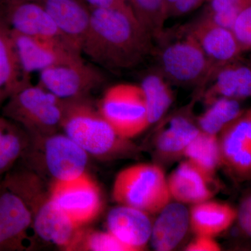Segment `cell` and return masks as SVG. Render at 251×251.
Segmentation results:
<instances>
[{"label":"cell","instance_id":"obj_1","mask_svg":"<svg viewBox=\"0 0 251 251\" xmlns=\"http://www.w3.org/2000/svg\"><path fill=\"white\" fill-rule=\"evenodd\" d=\"M154 44L131 9H95L80 50L97 67L124 72L153 55Z\"/></svg>","mask_w":251,"mask_h":251},{"label":"cell","instance_id":"obj_2","mask_svg":"<svg viewBox=\"0 0 251 251\" xmlns=\"http://www.w3.org/2000/svg\"><path fill=\"white\" fill-rule=\"evenodd\" d=\"M61 129L90 156L111 160L134 153L130 140L117 134L87 98L65 100Z\"/></svg>","mask_w":251,"mask_h":251},{"label":"cell","instance_id":"obj_3","mask_svg":"<svg viewBox=\"0 0 251 251\" xmlns=\"http://www.w3.org/2000/svg\"><path fill=\"white\" fill-rule=\"evenodd\" d=\"M176 35L165 32L153 55L156 67L171 85L198 87L204 91L211 77V67L204 51L191 34L180 28Z\"/></svg>","mask_w":251,"mask_h":251},{"label":"cell","instance_id":"obj_4","mask_svg":"<svg viewBox=\"0 0 251 251\" xmlns=\"http://www.w3.org/2000/svg\"><path fill=\"white\" fill-rule=\"evenodd\" d=\"M65 100L30 82L23 86L2 105V115L23 127L31 138L61 129Z\"/></svg>","mask_w":251,"mask_h":251},{"label":"cell","instance_id":"obj_5","mask_svg":"<svg viewBox=\"0 0 251 251\" xmlns=\"http://www.w3.org/2000/svg\"><path fill=\"white\" fill-rule=\"evenodd\" d=\"M112 198L120 205L156 215L172 201L168 176L161 167L143 163L122 170L114 180Z\"/></svg>","mask_w":251,"mask_h":251},{"label":"cell","instance_id":"obj_6","mask_svg":"<svg viewBox=\"0 0 251 251\" xmlns=\"http://www.w3.org/2000/svg\"><path fill=\"white\" fill-rule=\"evenodd\" d=\"M18 194L32 212L34 237L65 251H77L83 227L76 226L55 205L41 181L23 185Z\"/></svg>","mask_w":251,"mask_h":251},{"label":"cell","instance_id":"obj_7","mask_svg":"<svg viewBox=\"0 0 251 251\" xmlns=\"http://www.w3.org/2000/svg\"><path fill=\"white\" fill-rule=\"evenodd\" d=\"M98 109L117 134L125 139H133L151 126L139 84L122 82L110 86L104 92Z\"/></svg>","mask_w":251,"mask_h":251},{"label":"cell","instance_id":"obj_8","mask_svg":"<svg viewBox=\"0 0 251 251\" xmlns=\"http://www.w3.org/2000/svg\"><path fill=\"white\" fill-rule=\"evenodd\" d=\"M27 150L39 153L41 167L52 181H69L87 173L90 155L64 133L30 137Z\"/></svg>","mask_w":251,"mask_h":251},{"label":"cell","instance_id":"obj_9","mask_svg":"<svg viewBox=\"0 0 251 251\" xmlns=\"http://www.w3.org/2000/svg\"><path fill=\"white\" fill-rule=\"evenodd\" d=\"M82 54L39 72V85L64 100L87 98L105 80L103 73Z\"/></svg>","mask_w":251,"mask_h":251},{"label":"cell","instance_id":"obj_10","mask_svg":"<svg viewBox=\"0 0 251 251\" xmlns=\"http://www.w3.org/2000/svg\"><path fill=\"white\" fill-rule=\"evenodd\" d=\"M49 194L55 205L80 227L97 219L103 207L100 188L87 173L69 181H52Z\"/></svg>","mask_w":251,"mask_h":251},{"label":"cell","instance_id":"obj_11","mask_svg":"<svg viewBox=\"0 0 251 251\" xmlns=\"http://www.w3.org/2000/svg\"><path fill=\"white\" fill-rule=\"evenodd\" d=\"M33 214L27 202L4 184L0 186V251H22L31 246Z\"/></svg>","mask_w":251,"mask_h":251},{"label":"cell","instance_id":"obj_12","mask_svg":"<svg viewBox=\"0 0 251 251\" xmlns=\"http://www.w3.org/2000/svg\"><path fill=\"white\" fill-rule=\"evenodd\" d=\"M219 140L221 166L237 181L251 179V108L229 124Z\"/></svg>","mask_w":251,"mask_h":251},{"label":"cell","instance_id":"obj_13","mask_svg":"<svg viewBox=\"0 0 251 251\" xmlns=\"http://www.w3.org/2000/svg\"><path fill=\"white\" fill-rule=\"evenodd\" d=\"M181 28L196 39L204 51L211 64V77L220 67L243 53L232 29L216 24L202 14Z\"/></svg>","mask_w":251,"mask_h":251},{"label":"cell","instance_id":"obj_14","mask_svg":"<svg viewBox=\"0 0 251 251\" xmlns=\"http://www.w3.org/2000/svg\"><path fill=\"white\" fill-rule=\"evenodd\" d=\"M15 50L24 75L41 71L81 55L80 51L64 41L23 35L11 31Z\"/></svg>","mask_w":251,"mask_h":251},{"label":"cell","instance_id":"obj_15","mask_svg":"<svg viewBox=\"0 0 251 251\" xmlns=\"http://www.w3.org/2000/svg\"><path fill=\"white\" fill-rule=\"evenodd\" d=\"M0 15L14 32L68 44L47 11L35 0H5L0 6Z\"/></svg>","mask_w":251,"mask_h":251},{"label":"cell","instance_id":"obj_16","mask_svg":"<svg viewBox=\"0 0 251 251\" xmlns=\"http://www.w3.org/2000/svg\"><path fill=\"white\" fill-rule=\"evenodd\" d=\"M106 224L108 231L130 251L145 250L151 240L150 215L135 208L118 204L109 211Z\"/></svg>","mask_w":251,"mask_h":251},{"label":"cell","instance_id":"obj_17","mask_svg":"<svg viewBox=\"0 0 251 251\" xmlns=\"http://www.w3.org/2000/svg\"><path fill=\"white\" fill-rule=\"evenodd\" d=\"M44 8L64 39L81 52L90 25L91 10L80 0H35Z\"/></svg>","mask_w":251,"mask_h":251},{"label":"cell","instance_id":"obj_18","mask_svg":"<svg viewBox=\"0 0 251 251\" xmlns=\"http://www.w3.org/2000/svg\"><path fill=\"white\" fill-rule=\"evenodd\" d=\"M206 103L220 97L241 101L251 97V62L241 57L220 67L202 92Z\"/></svg>","mask_w":251,"mask_h":251},{"label":"cell","instance_id":"obj_19","mask_svg":"<svg viewBox=\"0 0 251 251\" xmlns=\"http://www.w3.org/2000/svg\"><path fill=\"white\" fill-rule=\"evenodd\" d=\"M156 216L152 225L151 245L157 251L175 250L191 229L189 209L185 204L172 201Z\"/></svg>","mask_w":251,"mask_h":251},{"label":"cell","instance_id":"obj_20","mask_svg":"<svg viewBox=\"0 0 251 251\" xmlns=\"http://www.w3.org/2000/svg\"><path fill=\"white\" fill-rule=\"evenodd\" d=\"M214 179L206 176L186 160L168 176L172 201L185 205H194L214 197Z\"/></svg>","mask_w":251,"mask_h":251},{"label":"cell","instance_id":"obj_21","mask_svg":"<svg viewBox=\"0 0 251 251\" xmlns=\"http://www.w3.org/2000/svg\"><path fill=\"white\" fill-rule=\"evenodd\" d=\"M201 132L197 122L186 112H178L168 118L156 134L155 148L163 159L184 156L190 144Z\"/></svg>","mask_w":251,"mask_h":251},{"label":"cell","instance_id":"obj_22","mask_svg":"<svg viewBox=\"0 0 251 251\" xmlns=\"http://www.w3.org/2000/svg\"><path fill=\"white\" fill-rule=\"evenodd\" d=\"M189 212L190 226L195 235L215 238L230 228L237 219L236 208L211 199L191 206Z\"/></svg>","mask_w":251,"mask_h":251},{"label":"cell","instance_id":"obj_23","mask_svg":"<svg viewBox=\"0 0 251 251\" xmlns=\"http://www.w3.org/2000/svg\"><path fill=\"white\" fill-rule=\"evenodd\" d=\"M29 82L18 62L11 30L0 15V106Z\"/></svg>","mask_w":251,"mask_h":251},{"label":"cell","instance_id":"obj_24","mask_svg":"<svg viewBox=\"0 0 251 251\" xmlns=\"http://www.w3.org/2000/svg\"><path fill=\"white\" fill-rule=\"evenodd\" d=\"M139 85L145 96L150 125H154L164 117L174 101L171 83L154 67L145 72Z\"/></svg>","mask_w":251,"mask_h":251},{"label":"cell","instance_id":"obj_25","mask_svg":"<svg viewBox=\"0 0 251 251\" xmlns=\"http://www.w3.org/2000/svg\"><path fill=\"white\" fill-rule=\"evenodd\" d=\"M30 143L27 131L16 122L0 116V176L24 156Z\"/></svg>","mask_w":251,"mask_h":251},{"label":"cell","instance_id":"obj_26","mask_svg":"<svg viewBox=\"0 0 251 251\" xmlns=\"http://www.w3.org/2000/svg\"><path fill=\"white\" fill-rule=\"evenodd\" d=\"M184 157L203 174L214 179L221 165L219 136L201 130L186 149Z\"/></svg>","mask_w":251,"mask_h":251},{"label":"cell","instance_id":"obj_27","mask_svg":"<svg viewBox=\"0 0 251 251\" xmlns=\"http://www.w3.org/2000/svg\"><path fill=\"white\" fill-rule=\"evenodd\" d=\"M207 108L198 118L200 129L208 134L218 135L243 112L240 101L220 97L206 103Z\"/></svg>","mask_w":251,"mask_h":251},{"label":"cell","instance_id":"obj_28","mask_svg":"<svg viewBox=\"0 0 251 251\" xmlns=\"http://www.w3.org/2000/svg\"><path fill=\"white\" fill-rule=\"evenodd\" d=\"M133 14L152 37L159 41L166 32L165 25L168 20L164 0H127Z\"/></svg>","mask_w":251,"mask_h":251},{"label":"cell","instance_id":"obj_29","mask_svg":"<svg viewBox=\"0 0 251 251\" xmlns=\"http://www.w3.org/2000/svg\"><path fill=\"white\" fill-rule=\"evenodd\" d=\"M202 14L222 27L232 29L238 16L250 6L251 0H208Z\"/></svg>","mask_w":251,"mask_h":251},{"label":"cell","instance_id":"obj_30","mask_svg":"<svg viewBox=\"0 0 251 251\" xmlns=\"http://www.w3.org/2000/svg\"><path fill=\"white\" fill-rule=\"evenodd\" d=\"M77 251H130L109 231H86L83 229Z\"/></svg>","mask_w":251,"mask_h":251},{"label":"cell","instance_id":"obj_31","mask_svg":"<svg viewBox=\"0 0 251 251\" xmlns=\"http://www.w3.org/2000/svg\"><path fill=\"white\" fill-rule=\"evenodd\" d=\"M243 53L251 50V5L239 15L232 29Z\"/></svg>","mask_w":251,"mask_h":251},{"label":"cell","instance_id":"obj_32","mask_svg":"<svg viewBox=\"0 0 251 251\" xmlns=\"http://www.w3.org/2000/svg\"><path fill=\"white\" fill-rule=\"evenodd\" d=\"M236 222L241 232L251 239V193L243 198L238 206Z\"/></svg>","mask_w":251,"mask_h":251},{"label":"cell","instance_id":"obj_33","mask_svg":"<svg viewBox=\"0 0 251 251\" xmlns=\"http://www.w3.org/2000/svg\"><path fill=\"white\" fill-rule=\"evenodd\" d=\"M208 0H177L168 9V18L180 17L206 4Z\"/></svg>","mask_w":251,"mask_h":251},{"label":"cell","instance_id":"obj_34","mask_svg":"<svg viewBox=\"0 0 251 251\" xmlns=\"http://www.w3.org/2000/svg\"><path fill=\"white\" fill-rule=\"evenodd\" d=\"M188 251H219L221 246L215 238L209 236L196 235L194 239L186 246Z\"/></svg>","mask_w":251,"mask_h":251},{"label":"cell","instance_id":"obj_35","mask_svg":"<svg viewBox=\"0 0 251 251\" xmlns=\"http://www.w3.org/2000/svg\"><path fill=\"white\" fill-rule=\"evenodd\" d=\"M90 10L95 9H130L127 0H80Z\"/></svg>","mask_w":251,"mask_h":251},{"label":"cell","instance_id":"obj_36","mask_svg":"<svg viewBox=\"0 0 251 251\" xmlns=\"http://www.w3.org/2000/svg\"><path fill=\"white\" fill-rule=\"evenodd\" d=\"M176 1H177V0H164L165 4H166V7L167 9V12H168V9H169L170 6H171L172 4H174L175 2H176Z\"/></svg>","mask_w":251,"mask_h":251},{"label":"cell","instance_id":"obj_37","mask_svg":"<svg viewBox=\"0 0 251 251\" xmlns=\"http://www.w3.org/2000/svg\"><path fill=\"white\" fill-rule=\"evenodd\" d=\"M4 1L5 0H0V6L3 4V2H4Z\"/></svg>","mask_w":251,"mask_h":251},{"label":"cell","instance_id":"obj_38","mask_svg":"<svg viewBox=\"0 0 251 251\" xmlns=\"http://www.w3.org/2000/svg\"></svg>","mask_w":251,"mask_h":251}]
</instances>
